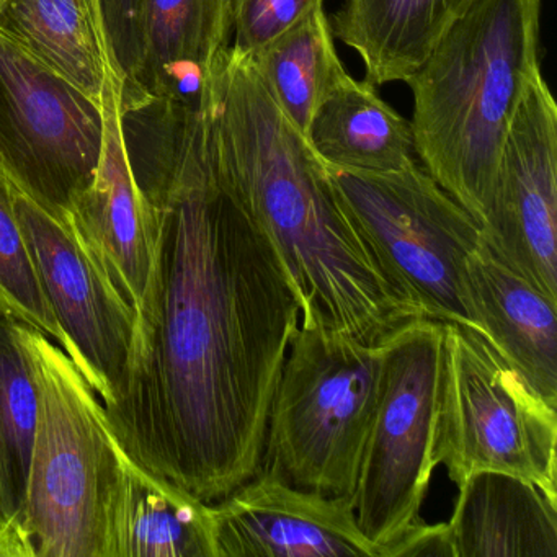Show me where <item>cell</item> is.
<instances>
[{
    "instance_id": "44dd1931",
    "label": "cell",
    "mask_w": 557,
    "mask_h": 557,
    "mask_svg": "<svg viewBox=\"0 0 557 557\" xmlns=\"http://www.w3.org/2000/svg\"><path fill=\"white\" fill-rule=\"evenodd\" d=\"M250 58L280 109L305 138L319 103L347 74L324 8Z\"/></svg>"
},
{
    "instance_id": "e0dca14e",
    "label": "cell",
    "mask_w": 557,
    "mask_h": 557,
    "mask_svg": "<svg viewBox=\"0 0 557 557\" xmlns=\"http://www.w3.org/2000/svg\"><path fill=\"white\" fill-rule=\"evenodd\" d=\"M0 37L102 109L120 102L97 0H0Z\"/></svg>"
},
{
    "instance_id": "ba28073f",
    "label": "cell",
    "mask_w": 557,
    "mask_h": 557,
    "mask_svg": "<svg viewBox=\"0 0 557 557\" xmlns=\"http://www.w3.org/2000/svg\"><path fill=\"white\" fill-rule=\"evenodd\" d=\"M384 374L355 488L363 536L381 550L422 523L435 461L443 322L416 318L384 335Z\"/></svg>"
},
{
    "instance_id": "277c9868",
    "label": "cell",
    "mask_w": 557,
    "mask_h": 557,
    "mask_svg": "<svg viewBox=\"0 0 557 557\" xmlns=\"http://www.w3.org/2000/svg\"><path fill=\"white\" fill-rule=\"evenodd\" d=\"M38 419L21 524L35 557H106L107 511L122 445L66 351L21 324Z\"/></svg>"
},
{
    "instance_id": "9a60e30c",
    "label": "cell",
    "mask_w": 557,
    "mask_h": 557,
    "mask_svg": "<svg viewBox=\"0 0 557 557\" xmlns=\"http://www.w3.org/2000/svg\"><path fill=\"white\" fill-rule=\"evenodd\" d=\"M106 557H216L211 504L152 474L122 448Z\"/></svg>"
},
{
    "instance_id": "484cf974",
    "label": "cell",
    "mask_w": 557,
    "mask_h": 557,
    "mask_svg": "<svg viewBox=\"0 0 557 557\" xmlns=\"http://www.w3.org/2000/svg\"><path fill=\"white\" fill-rule=\"evenodd\" d=\"M380 557H455L448 523H422L410 528Z\"/></svg>"
},
{
    "instance_id": "52a82bcc",
    "label": "cell",
    "mask_w": 557,
    "mask_h": 557,
    "mask_svg": "<svg viewBox=\"0 0 557 557\" xmlns=\"http://www.w3.org/2000/svg\"><path fill=\"white\" fill-rule=\"evenodd\" d=\"M557 407L474 329L443 324L435 461L456 485L481 469L527 479L557 500Z\"/></svg>"
},
{
    "instance_id": "7402d4cb",
    "label": "cell",
    "mask_w": 557,
    "mask_h": 557,
    "mask_svg": "<svg viewBox=\"0 0 557 557\" xmlns=\"http://www.w3.org/2000/svg\"><path fill=\"white\" fill-rule=\"evenodd\" d=\"M37 419V383L21 322L0 311V527L21 520Z\"/></svg>"
},
{
    "instance_id": "7c38bea8",
    "label": "cell",
    "mask_w": 557,
    "mask_h": 557,
    "mask_svg": "<svg viewBox=\"0 0 557 557\" xmlns=\"http://www.w3.org/2000/svg\"><path fill=\"white\" fill-rule=\"evenodd\" d=\"M216 557H376L355 495L319 494L257 472L211 502Z\"/></svg>"
},
{
    "instance_id": "cb8c5ba5",
    "label": "cell",
    "mask_w": 557,
    "mask_h": 557,
    "mask_svg": "<svg viewBox=\"0 0 557 557\" xmlns=\"http://www.w3.org/2000/svg\"><path fill=\"white\" fill-rule=\"evenodd\" d=\"M325 0H230L234 44L231 47L247 57L278 40L286 32L301 24Z\"/></svg>"
},
{
    "instance_id": "3957f363",
    "label": "cell",
    "mask_w": 557,
    "mask_h": 557,
    "mask_svg": "<svg viewBox=\"0 0 557 557\" xmlns=\"http://www.w3.org/2000/svg\"><path fill=\"white\" fill-rule=\"evenodd\" d=\"M541 0H479L406 81L420 164L478 223L502 148L541 73Z\"/></svg>"
},
{
    "instance_id": "5b68a950",
    "label": "cell",
    "mask_w": 557,
    "mask_h": 557,
    "mask_svg": "<svg viewBox=\"0 0 557 557\" xmlns=\"http://www.w3.org/2000/svg\"><path fill=\"white\" fill-rule=\"evenodd\" d=\"M383 348L299 324L273 394L259 472L354 495L383 389Z\"/></svg>"
},
{
    "instance_id": "d4e9b609",
    "label": "cell",
    "mask_w": 557,
    "mask_h": 557,
    "mask_svg": "<svg viewBox=\"0 0 557 557\" xmlns=\"http://www.w3.org/2000/svg\"><path fill=\"white\" fill-rule=\"evenodd\" d=\"M97 9L113 67L132 71L141 57L143 0H97Z\"/></svg>"
},
{
    "instance_id": "8fae6325",
    "label": "cell",
    "mask_w": 557,
    "mask_h": 557,
    "mask_svg": "<svg viewBox=\"0 0 557 557\" xmlns=\"http://www.w3.org/2000/svg\"><path fill=\"white\" fill-rule=\"evenodd\" d=\"M479 224L487 249L557 302V103L543 73L518 107Z\"/></svg>"
},
{
    "instance_id": "30bf717a",
    "label": "cell",
    "mask_w": 557,
    "mask_h": 557,
    "mask_svg": "<svg viewBox=\"0 0 557 557\" xmlns=\"http://www.w3.org/2000/svg\"><path fill=\"white\" fill-rule=\"evenodd\" d=\"M15 211L41 288L76 364L103 406L125 393L136 334V311L120 295L70 224L15 191Z\"/></svg>"
},
{
    "instance_id": "4fadbf2b",
    "label": "cell",
    "mask_w": 557,
    "mask_h": 557,
    "mask_svg": "<svg viewBox=\"0 0 557 557\" xmlns=\"http://www.w3.org/2000/svg\"><path fill=\"white\" fill-rule=\"evenodd\" d=\"M67 224L120 295L138 311L151 273L154 218L129 164L120 102L107 109L99 171L74 201Z\"/></svg>"
},
{
    "instance_id": "9c48e42d",
    "label": "cell",
    "mask_w": 557,
    "mask_h": 557,
    "mask_svg": "<svg viewBox=\"0 0 557 557\" xmlns=\"http://www.w3.org/2000/svg\"><path fill=\"white\" fill-rule=\"evenodd\" d=\"M107 110L0 37V172L67 224L92 184Z\"/></svg>"
},
{
    "instance_id": "5bb4252c",
    "label": "cell",
    "mask_w": 557,
    "mask_h": 557,
    "mask_svg": "<svg viewBox=\"0 0 557 557\" xmlns=\"http://www.w3.org/2000/svg\"><path fill=\"white\" fill-rule=\"evenodd\" d=\"M231 32L230 0H143L141 60L120 103L156 99L203 109Z\"/></svg>"
},
{
    "instance_id": "8992f818",
    "label": "cell",
    "mask_w": 557,
    "mask_h": 557,
    "mask_svg": "<svg viewBox=\"0 0 557 557\" xmlns=\"http://www.w3.org/2000/svg\"><path fill=\"white\" fill-rule=\"evenodd\" d=\"M324 168L391 285L423 318L482 332L468 275L469 257L481 246V224L419 161L394 172Z\"/></svg>"
},
{
    "instance_id": "ac0fdd59",
    "label": "cell",
    "mask_w": 557,
    "mask_h": 557,
    "mask_svg": "<svg viewBox=\"0 0 557 557\" xmlns=\"http://www.w3.org/2000/svg\"><path fill=\"white\" fill-rule=\"evenodd\" d=\"M458 488L455 557H557V500L533 482L481 469Z\"/></svg>"
},
{
    "instance_id": "7a4b0ae2",
    "label": "cell",
    "mask_w": 557,
    "mask_h": 557,
    "mask_svg": "<svg viewBox=\"0 0 557 557\" xmlns=\"http://www.w3.org/2000/svg\"><path fill=\"white\" fill-rule=\"evenodd\" d=\"M205 112L214 171L278 253L301 325L377 344L397 325L423 318L381 272L324 164L252 58L224 51Z\"/></svg>"
},
{
    "instance_id": "ffe728a7",
    "label": "cell",
    "mask_w": 557,
    "mask_h": 557,
    "mask_svg": "<svg viewBox=\"0 0 557 557\" xmlns=\"http://www.w3.org/2000/svg\"><path fill=\"white\" fill-rule=\"evenodd\" d=\"M306 139L335 168L394 172L419 161L409 120L377 96L376 86L348 73L319 103Z\"/></svg>"
},
{
    "instance_id": "603a6c76",
    "label": "cell",
    "mask_w": 557,
    "mask_h": 557,
    "mask_svg": "<svg viewBox=\"0 0 557 557\" xmlns=\"http://www.w3.org/2000/svg\"><path fill=\"white\" fill-rule=\"evenodd\" d=\"M15 191L17 188L0 172V311L54 338L64 350L66 338L41 288L34 257L18 223Z\"/></svg>"
},
{
    "instance_id": "d6986e66",
    "label": "cell",
    "mask_w": 557,
    "mask_h": 557,
    "mask_svg": "<svg viewBox=\"0 0 557 557\" xmlns=\"http://www.w3.org/2000/svg\"><path fill=\"white\" fill-rule=\"evenodd\" d=\"M479 0H345L334 37L363 60L364 79L406 83L443 34Z\"/></svg>"
},
{
    "instance_id": "6da1fadb",
    "label": "cell",
    "mask_w": 557,
    "mask_h": 557,
    "mask_svg": "<svg viewBox=\"0 0 557 557\" xmlns=\"http://www.w3.org/2000/svg\"><path fill=\"white\" fill-rule=\"evenodd\" d=\"M122 128L154 252L125 393L103 407L136 462L211 504L259 472L301 306L214 171L205 107H146Z\"/></svg>"
},
{
    "instance_id": "4316f807",
    "label": "cell",
    "mask_w": 557,
    "mask_h": 557,
    "mask_svg": "<svg viewBox=\"0 0 557 557\" xmlns=\"http://www.w3.org/2000/svg\"><path fill=\"white\" fill-rule=\"evenodd\" d=\"M0 557H35L34 547L21 524L0 527Z\"/></svg>"
},
{
    "instance_id": "2e32d148",
    "label": "cell",
    "mask_w": 557,
    "mask_h": 557,
    "mask_svg": "<svg viewBox=\"0 0 557 557\" xmlns=\"http://www.w3.org/2000/svg\"><path fill=\"white\" fill-rule=\"evenodd\" d=\"M481 334L557 407V302L502 263L481 240L468 262Z\"/></svg>"
}]
</instances>
